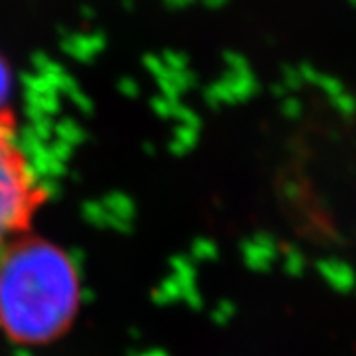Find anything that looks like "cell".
<instances>
[{"mask_svg": "<svg viewBox=\"0 0 356 356\" xmlns=\"http://www.w3.org/2000/svg\"><path fill=\"white\" fill-rule=\"evenodd\" d=\"M6 89H8V74H6V67L0 62V113L8 111L4 107V97H6Z\"/></svg>", "mask_w": 356, "mask_h": 356, "instance_id": "3957f363", "label": "cell"}, {"mask_svg": "<svg viewBox=\"0 0 356 356\" xmlns=\"http://www.w3.org/2000/svg\"><path fill=\"white\" fill-rule=\"evenodd\" d=\"M44 202L46 191L18 145L13 113L4 111L0 113V243L26 234Z\"/></svg>", "mask_w": 356, "mask_h": 356, "instance_id": "7a4b0ae2", "label": "cell"}, {"mask_svg": "<svg viewBox=\"0 0 356 356\" xmlns=\"http://www.w3.org/2000/svg\"><path fill=\"white\" fill-rule=\"evenodd\" d=\"M0 245V329L26 346L54 343L79 309L76 266L62 248L28 232Z\"/></svg>", "mask_w": 356, "mask_h": 356, "instance_id": "6da1fadb", "label": "cell"}]
</instances>
